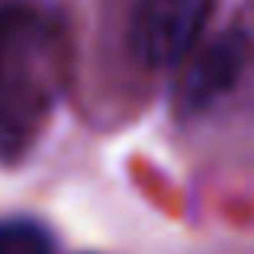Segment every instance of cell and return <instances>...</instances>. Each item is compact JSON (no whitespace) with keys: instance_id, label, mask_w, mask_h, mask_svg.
Here are the masks:
<instances>
[{"instance_id":"1","label":"cell","mask_w":254,"mask_h":254,"mask_svg":"<svg viewBox=\"0 0 254 254\" xmlns=\"http://www.w3.org/2000/svg\"><path fill=\"white\" fill-rule=\"evenodd\" d=\"M52 26L23 3L0 6V113L29 126L49 103Z\"/></svg>"},{"instance_id":"2","label":"cell","mask_w":254,"mask_h":254,"mask_svg":"<svg viewBox=\"0 0 254 254\" xmlns=\"http://www.w3.org/2000/svg\"><path fill=\"white\" fill-rule=\"evenodd\" d=\"M212 0H138L129 23L132 52L148 68L180 64L203 36Z\"/></svg>"},{"instance_id":"3","label":"cell","mask_w":254,"mask_h":254,"mask_svg":"<svg viewBox=\"0 0 254 254\" xmlns=\"http://www.w3.org/2000/svg\"><path fill=\"white\" fill-rule=\"evenodd\" d=\"M248 55H251V39L242 29H229L222 36L209 39L199 49V55H193L190 68L184 74V84H180L184 106L203 110L222 93H229L242 77Z\"/></svg>"},{"instance_id":"4","label":"cell","mask_w":254,"mask_h":254,"mask_svg":"<svg viewBox=\"0 0 254 254\" xmlns=\"http://www.w3.org/2000/svg\"><path fill=\"white\" fill-rule=\"evenodd\" d=\"M52 235L36 219H0V254H52Z\"/></svg>"},{"instance_id":"5","label":"cell","mask_w":254,"mask_h":254,"mask_svg":"<svg viewBox=\"0 0 254 254\" xmlns=\"http://www.w3.org/2000/svg\"><path fill=\"white\" fill-rule=\"evenodd\" d=\"M23 138H26V126H19L16 119L0 113V155H16Z\"/></svg>"}]
</instances>
